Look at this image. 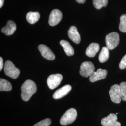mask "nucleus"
<instances>
[{
	"instance_id": "f257e3e1",
	"label": "nucleus",
	"mask_w": 126,
	"mask_h": 126,
	"mask_svg": "<svg viewBox=\"0 0 126 126\" xmlns=\"http://www.w3.org/2000/svg\"><path fill=\"white\" fill-rule=\"evenodd\" d=\"M37 87L35 83L30 79L24 82L21 87V97L24 101H29L32 95L36 93Z\"/></svg>"
},
{
	"instance_id": "f03ea898",
	"label": "nucleus",
	"mask_w": 126,
	"mask_h": 126,
	"mask_svg": "<svg viewBox=\"0 0 126 126\" xmlns=\"http://www.w3.org/2000/svg\"><path fill=\"white\" fill-rule=\"evenodd\" d=\"M77 116V112L75 108H70L61 118L60 123L63 126L70 124L75 121Z\"/></svg>"
},
{
	"instance_id": "7ed1b4c3",
	"label": "nucleus",
	"mask_w": 126,
	"mask_h": 126,
	"mask_svg": "<svg viewBox=\"0 0 126 126\" xmlns=\"http://www.w3.org/2000/svg\"><path fill=\"white\" fill-rule=\"evenodd\" d=\"M4 70L7 76L13 79H17L20 73L19 69L16 67L13 63L10 60H7L5 62Z\"/></svg>"
},
{
	"instance_id": "20e7f679",
	"label": "nucleus",
	"mask_w": 126,
	"mask_h": 126,
	"mask_svg": "<svg viewBox=\"0 0 126 126\" xmlns=\"http://www.w3.org/2000/svg\"><path fill=\"white\" fill-rule=\"evenodd\" d=\"M119 35L117 32H112L106 36V44L109 50L115 49L119 45Z\"/></svg>"
},
{
	"instance_id": "39448f33",
	"label": "nucleus",
	"mask_w": 126,
	"mask_h": 126,
	"mask_svg": "<svg viewBox=\"0 0 126 126\" xmlns=\"http://www.w3.org/2000/svg\"><path fill=\"white\" fill-rule=\"evenodd\" d=\"M94 71V64L90 61H85L81 64L79 72L82 76L87 78L90 77Z\"/></svg>"
},
{
	"instance_id": "423d86ee",
	"label": "nucleus",
	"mask_w": 126,
	"mask_h": 126,
	"mask_svg": "<svg viewBox=\"0 0 126 126\" xmlns=\"http://www.w3.org/2000/svg\"><path fill=\"white\" fill-rule=\"evenodd\" d=\"M63 79V76L60 74L50 75L47 79V83L50 89H54L60 85Z\"/></svg>"
},
{
	"instance_id": "0eeeda50",
	"label": "nucleus",
	"mask_w": 126,
	"mask_h": 126,
	"mask_svg": "<svg viewBox=\"0 0 126 126\" xmlns=\"http://www.w3.org/2000/svg\"><path fill=\"white\" fill-rule=\"evenodd\" d=\"M109 93L110 98L113 102L116 104L121 102L122 98L120 85L115 84L112 86Z\"/></svg>"
},
{
	"instance_id": "6e6552de",
	"label": "nucleus",
	"mask_w": 126,
	"mask_h": 126,
	"mask_svg": "<svg viewBox=\"0 0 126 126\" xmlns=\"http://www.w3.org/2000/svg\"><path fill=\"white\" fill-rule=\"evenodd\" d=\"M63 15L59 9H53L50 14L49 23L50 26H54L59 24L62 19Z\"/></svg>"
},
{
	"instance_id": "1a4fd4ad",
	"label": "nucleus",
	"mask_w": 126,
	"mask_h": 126,
	"mask_svg": "<svg viewBox=\"0 0 126 126\" xmlns=\"http://www.w3.org/2000/svg\"><path fill=\"white\" fill-rule=\"evenodd\" d=\"M38 50H39L41 55L45 59L50 60H53L55 59L53 52L47 46L44 45H40L38 46Z\"/></svg>"
},
{
	"instance_id": "9d476101",
	"label": "nucleus",
	"mask_w": 126,
	"mask_h": 126,
	"mask_svg": "<svg viewBox=\"0 0 126 126\" xmlns=\"http://www.w3.org/2000/svg\"><path fill=\"white\" fill-rule=\"evenodd\" d=\"M108 72L106 70L99 69L96 72H94L89 77V80L91 82H95L96 81L104 79L106 78Z\"/></svg>"
},
{
	"instance_id": "9b49d317",
	"label": "nucleus",
	"mask_w": 126,
	"mask_h": 126,
	"mask_svg": "<svg viewBox=\"0 0 126 126\" xmlns=\"http://www.w3.org/2000/svg\"><path fill=\"white\" fill-rule=\"evenodd\" d=\"M72 87L70 85H67L63 86L62 87L57 90L53 95V98L54 99H61L71 91Z\"/></svg>"
},
{
	"instance_id": "f8f14e48",
	"label": "nucleus",
	"mask_w": 126,
	"mask_h": 126,
	"mask_svg": "<svg viewBox=\"0 0 126 126\" xmlns=\"http://www.w3.org/2000/svg\"><path fill=\"white\" fill-rule=\"evenodd\" d=\"M69 37L75 44H79L81 41V37L78 32L76 27L72 26L70 28L68 32Z\"/></svg>"
},
{
	"instance_id": "ddd939ff",
	"label": "nucleus",
	"mask_w": 126,
	"mask_h": 126,
	"mask_svg": "<svg viewBox=\"0 0 126 126\" xmlns=\"http://www.w3.org/2000/svg\"><path fill=\"white\" fill-rule=\"evenodd\" d=\"M117 122L116 114L110 113L108 116L103 118L101 120V124L103 126H112Z\"/></svg>"
},
{
	"instance_id": "4468645a",
	"label": "nucleus",
	"mask_w": 126,
	"mask_h": 126,
	"mask_svg": "<svg viewBox=\"0 0 126 126\" xmlns=\"http://www.w3.org/2000/svg\"><path fill=\"white\" fill-rule=\"evenodd\" d=\"M17 29L16 23L12 21H9L5 27L1 29V32L7 36H10L13 34Z\"/></svg>"
},
{
	"instance_id": "2eb2a0df",
	"label": "nucleus",
	"mask_w": 126,
	"mask_h": 126,
	"mask_svg": "<svg viewBox=\"0 0 126 126\" xmlns=\"http://www.w3.org/2000/svg\"><path fill=\"white\" fill-rule=\"evenodd\" d=\"M99 50V45L97 43H91L86 49V54L88 57L93 58L95 56Z\"/></svg>"
},
{
	"instance_id": "dca6fc26",
	"label": "nucleus",
	"mask_w": 126,
	"mask_h": 126,
	"mask_svg": "<svg viewBox=\"0 0 126 126\" xmlns=\"http://www.w3.org/2000/svg\"><path fill=\"white\" fill-rule=\"evenodd\" d=\"M60 45L63 47L64 52L68 56H72L74 55V51L72 45L67 41L62 40L60 42Z\"/></svg>"
},
{
	"instance_id": "f3484780",
	"label": "nucleus",
	"mask_w": 126,
	"mask_h": 126,
	"mask_svg": "<svg viewBox=\"0 0 126 126\" xmlns=\"http://www.w3.org/2000/svg\"><path fill=\"white\" fill-rule=\"evenodd\" d=\"M40 17V14L38 12H29L26 15V20L28 23L33 24L39 20Z\"/></svg>"
},
{
	"instance_id": "a211bd4d",
	"label": "nucleus",
	"mask_w": 126,
	"mask_h": 126,
	"mask_svg": "<svg viewBox=\"0 0 126 126\" xmlns=\"http://www.w3.org/2000/svg\"><path fill=\"white\" fill-rule=\"evenodd\" d=\"M109 50L107 47H103L102 48L99 56V60L100 62L104 63L108 60L109 57Z\"/></svg>"
},
{
	"instance_id": "6ab92c4d",
	"label": "nucleus",
	"mask_w": 126,
	"mask_h": 126,
	"mask_svg": "<svg viewBox=\"0 0 126 126\" xmlns=\"http://www.w3.org/2000/svg\"><path fill=\"white\" fill-rule=\"evenodd\" d=\"M12 89V86L9 82L7 80L0 79V91H9Z\"/></svg>"
},
{
	"instance_id": "aec40b11",
	"label": "nucleus",
	"mask_w": 126,
	"mask_h": 126,
	"mask_svg": "<svg viewBox=\"0 0 126 126\" xmlns=\"http://www.w3.org/2000/svg\"><path fill=\"white\" fill-rule=\"evenodd\" d=\"M93 3L96 9H99L107 6L108 0H93Z\"/></svg>"
},
{
	"instance_id": "412c9836",
	"label": "nucleus",
	"mask_w": 126,
	"mask_h": 126,
	"mask_svg": "<svg viewBox=\"0 0 126 126\" xmlns=\"http://www.w3.org/2000/svg\"><path fill=\"white\" fill-rule=\"evenodd\" d=\"M119 30L122 32H126V14L122 15L120 17Z\"/></svg>"
},
{
	"instance_id": "4be33fe9",
	"label": "nucleus",
	"mask_w": 126,
	"mask_h": 126,
	"mask_svg": "<svg viewBox=\"0 0 126 126\" xmlns=\"http://www.w3.org/2000/svg\"><path fill=\"white\" fill-rule=\"evenodd\" d=\"M122 100L126 101V82H122L120 85Z\"/></svg>"
},
{
	"instance_id": "5701e85b",
	"label": "nucleus",
	"mask_w": 126,
	"mask_h": 126,
	"mask_svg": "<svg viewBox=\"0 0 126 126\" xmlns=\"http://www.w3.org/2000/svg\"><path fill=\"white\" fill-rule=\"evenodd\" d=\"M51 121L49 118L45 119L35 124L33 126H50Z\"/></svg>"
},
{
	"instance_id": "b1692460",
	"label": "nucleus",
	"mask_w": 126,
	"mask_h": 126,
	"mask_svg": "<svg viewBox=\"0 0 126 126\" xmlns=\"http://www.w3.org/2000/svg\"><path fill=\"white\" fill-rule=\"evenodd\" d=\"M119 68L122 70L126 68V54L122 59L119 64Z\"/></svg>"
},
{
	"instance_id": "393cba45",
	"label": "nucleus",
	"mask_w": 126,
	"mask_h": 126,
	"mask_svg": "<svg viewBox=\"0 0 126 126\" xmlns=\"http://www.w3.org/2000/svg\"><path fill=\"white\" fill-rule=\"evenodd\" d=\"M3 67V59L1 57H0V71H1Z\"/></svg>"
},
{
	"instance_id": "a878e982",
	"label": "nucleus",
	"mask_w": 126,
	"mask_h": 126,
	"mask_svg": "<svg viewBox=\"0 0 126 126\" xmlns=\"http://www.w3.org/2000/svg\"><path fill=\"white\" fill-rule=\"evenodd\" d=\"M76 1L79 3H84L86 0H76Z\"/></svg>"
},
{
	"instance_id": "bb28decb",
	"label": "nucleus",
	"mask_w": 126,
	"mask_h": 126,
	"mask_svg": "<svg viewBox=\"0 0 126 126\" xmlns=\"http://www.w3.org/2000/svg\"><path fill=\"white\" fill-rule=\"evenodd\" d=\"M4 0H0V8H1L4 4Z\"/></svg>"
},
{
	"instance_id": "cd10ccee",
	"label": "nucleus",
	"mask_w": 126,
	"mask_h": 126,
	"mask_svg": "<svg viewBox=\"0 0 126 126\" xmlns=\"http://www.w3.org/2000/svg\"><path fill=\"white\" fill-rule=\"evenodd\" d=\"M112 126H121V124L120 122H117L114 125H113Z\"/></svg>"
}]
</instances>
